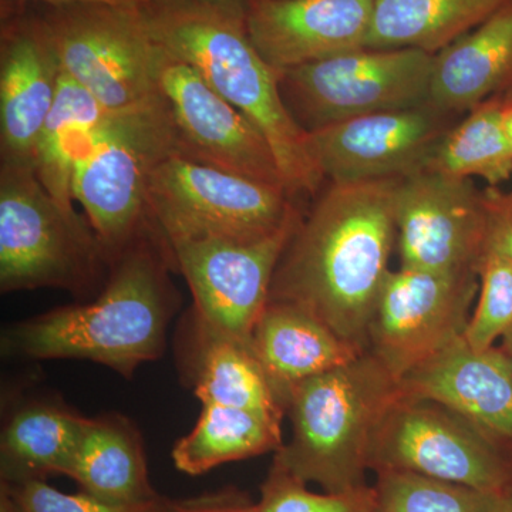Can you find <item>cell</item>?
<instances>
[{
    "label": "cell",
    "mask_w": 512,
    "mask_h": 512,
    "mask_svg": "<svg viewBox=\"0 0 512 512\" xmlns=\"http://www.w3.org/2000/svg\"><path fill=\"white\" fill-rule=\"evenodd\" d=\"M402 180L329 183L286 244L269 301L301 306L367 350L370 320L392 271Z\"/></svg>",
    "instance_id": "obj_1"
},
{
    "label": "cell",
    "mask_w": 512,
    "mask_h": 512,
    "mask_svg": "<svg viewBox=\"0 0 512 512\" xmlns=\"http://www.w3.org/2000/svg\"><path fill=\"white\" fill-rule=\"evenodd\" d=\"M170 249L147 227L113 262L106 285L86 305L64 306L23 320L3 333L2 352L25 359L89 360L131 379L163 355L178 309Z\"/></svg>",
    "instance_id": "obj_2"
},
{
    "label": "cell",
    "mask_w": 512,
    "mask_h": 512,
    "mask_svg": "<svg viewBox=\"0 0 512 512\" xmlns=\"http://www.w3.org/2000/svg\"><path fill=\"white\" fill-rule=\"evenodd\" d=\"M244 3L165 0L141 10L154 42L191 64L264 134L286 190L299 201L318 194L325 178L313 160L308 131L293 119L282 97L281 73L248 35Z\"/></svg>",
    "instance_id": "obj_3"
},
{
    "label": "cell",
    "mask_w": 512,
    "mask_h": 512,
    "mask_svg": "<svg viewBox=\"0 0 512 512\" xmlns=\"http://www.w3.org/2000/svg\"><path fill=\"white\" fill-rule=\"evenodd\" d=\"M400 393V380L369 350L305 380L286 397L291 440L276 451L275 463L326 493L367 485L373 437Z\"/></svg>",
    "instance_id": "obj_4"
},
{
    "label": "cell",
    "mask_w": 512,
    "mask_h": 512,
    "mask_svg": "<svg viewBox=\"0 0 512 512\" xmlns=\"http://www.w3.org/2000/svg\"><path fill=\"white\" fill-rule=\"evenodd\" d=\"M111 264L87 218L55 200L35 168L0 165V291L89 295Z\"/></svg>",
    "instance_id": "obj_5"
},
{
    "label": "cell",
    "mask_w": 512,
    "mask_h": 512,
    "mask_svg": "<svg viewBox=\"0 0 512 512\" xmlns=\"http://www.w3.org/2000/svg\"><path fill=\"white\" fill-rule=\"evenodd\" d=\"M174 154L173 127L160 92L133 109L111 111L74 168L72 195L110 264L147 227L151 170Z\"/></svg>",
    "instance_id": "obj_6"
},
{
    "label": "cell",
    "mask_w": 512,
    "mask_h": 512,
    "mask_svg": "<svg viewBox=\"0 0 512 512\" xmlns=\"http://www.w3.org/2000/svg\"><path fill=\"white\" fill-rule=\"evenodd\" d=\"M147 211L148 220L156 225L164 241H261L296 224L303 215L299 202L284 188L175 154L151 170Z\"/></svg>",
    "instance_id": "obj_7"
},
{
    "label": "cell",
    "mask_w": 512,
    "mask_h": 512,
    "mask_svg": "<svg viewBox=\"0 0 512 512\" xmlns=\"http://www.w3.org/2000/svg\"><path fill=\"white\" fill-rule=\"evenodd\" d=\"M62 73L110 111L133 109L158 94L160 46L141 8L47 6L40 13Z\"/></svg>",
    "instance_id": "obj_8"
},
{
    "label": "cell",
    "mask_w": 512,
    "mask_h": 512,
    "mask_svg": "<svg viewBox=\"0 0 512 512\" xmlns=\"http://www.w3.org/2000/svg\"><path fill=\"white\" fill-rule=\"evenodd\" d=\"M434 55L419 49H363L286 70L279 77L286 106L312 133L380 111L429 103Z\"/></svg>",
    "instance_id": "obj_9"
},
{
    "label": "cell",
    "mask_w": 512,
    "mask_h": 512,
    "mask_svg": "<svg viewBox=\"0 0 512 512\" xmlns=\"http://www.w3.org/2000/svg\"><path fill=\"white\" fill-rule=\"evenodd\" d=\"M370 470L409 471L491 495L512 491V457L444 404L403 390L377 426Z\"/></svg>",
    "instance_id": "obj_10"
},
{
    "label": "cell",
    "mask_w": 512,
    "mask_h": 512,
    "mask_svg": "<svg viewBox=\"0 0 512 512\" xmlns=\"http://www.w3.org/2000/svg\"><path fill=\"white\" fill-rule=\"evenodd\" d=\"M477 272L390 271L367 330V350L402 380L463 338L476 303Z\"/></svg>",
    "instance_id": "obj_11"
},
{
    "label": "cell",
    "mask_w": 512,
    "mask_h": 512,
    "mask_svg": "<svg viewBox=\"0 0 512 512\" xmlns=\"http://www.w3.org/2000/svg\"><path fill=\"white\" fill-rule=\"evenodd\" d=\"M157 87L173 127L175 156L286 190L264 134L211 89L191 64L163 47Z\"/></svg>",
    "instance_id": "obj_12"
},
{
    "label": "cell",
    "mask_w": 512,
    "mask_h": 512,
    "mask_svg": "<svg viewBox=\"0 0 512 512\" xmlns=\"http://www.w3.org/2000/svg\"><path fill=\"white\" fill-rule=\"evenodd\" d=\"M299 221L261 241H165L174 271L190 286L195 315L218 332L252 345V332L269 301L276 266Z\"/></svg>",
    "instance_id": "obj_13"
},
{
    "label": "cell",
    "mask_w": 512,
    "mask_h": 512,
    "mask_svg": "<svg viewBox=\"0 0 512 512\" xmlns=\"http://www.w3.org/2000/svg\"><path fill=\"white\" fill-rule=\"evenodd\" d=\"M394 217L402 268L478 271L487 247V218L483 190L474 180L430 170L409 175L400 181Z\"/></svg>",
    "instance_id": "obj_14"
},
{
    "label": "cell",
    "mask_w": 512,
    "mask_h": 512,
    "mask_svg": "<svg viewBox=\"0 0 512 512\" xmlns=\"http://www.w3.org/2000/svg\"><path fill=\"white\" fill-rule=\"evenodd\" d=\"M456 117L429 101L330 124L309 133V144L329 183L406 178L426 170Z\"/></svg>",
    "instance_id": "obj_15"
},
{
    "label": "cell",
    "mask_w": 512,
    "mask_h": 512,
    "mask_svg": "<svg viewBox=\"0 0 512 512\" xmlns=\"http://www.w3.org/2000/svg\"><path fill=\"white\" fill-rule=\"evenodd\" d=\"M62 67L39 15L3 18L0 37V165L35 168L40 134ZM36 170V168H35Z\"/></svg>",
    "instance_id": "obj_16"
},
{
    "label": "cell",
    "mask_w": 512,
    "mask_h": 512,
    "mask_svg": "<svg viewBox=\"0 0 512 512\" xmlns=\"http://www.w3.org/2000/svg\"><path fill=\"white\" fill-rule=\"evenodd\" d=\"M375 0H245L248 35L279 73L369 43Z\"/></svg>",
    "instance_id": "obj_17"
},
{
    "label": "cell",
    "mask_w": 512,
    "mask_h": 512,
    "mask_svg": "<svg viewBox=\"0 0 512 512\" xmlns=\"http://www.w3.org/2000/svg\"><path fill=\"white\" fill-rule=\"evenodd\" d=\"M403 393L460 414L512 457V365L497 346L471 348L464 338L400 380Z\"/></svg>",
    "instance_id": "obj_18"
},
{
    "label": "cell",
    "mask_w": 512,
    "mask_h": 512,
    "mask_svg": "<svg viewBox=\"0 0 512 512\" xmlns=\"http://www.w3.org/2000/svg\"><path fill=\"white\" fill-rule=\"evenodd\" d=\"M252 349L282 407L293 387L366 352L301 306L275 301L256 322Z\"/></svg>",
    "instance_id": "obj_19"
},
{
    "label": "cell",
    "mask_w": 512,
    "mask_h": 512,
    "mask_svg": "<svg viewBox=\"0 0 512 512\" xmlns=\"http://www.w3.org/2000/svg\"><path fill=\"white\" fill-rule=\"evenodd\" d=\"M512 94V2L434 55L430 103L453 116Z\"/></svg>",
    "instance_id": "obj_20"
},
{
    "label": "cell",
    "mask_w": 512,
    "mask_h": 512,
    "mask_svg": "<svg viewBox=\"0 0 512 512\" xmlns=\"http://www.w3.org/2000/svg\"><path fill=\"white\" fill-rule=\"evenodd\" d=\"M184 346V375L201 404L215 403L262 414L282 424L276 399L254 349L208 326L192 312Z\"/></svg>",
    "instance_id": "obj_21"
},
{
    "label": "cell",
    "mask_w": 512,
    "mask_h": 512,
    "mask_svg": "<svg viewBox=\"0 0 512 512\" xmlns=\"http://www.w3.org/2000/svg\"><path fill=\"white\" fill-rule=\"evenodd\" d=\"M67 477L84 493L111 503H146L161 497L148 477L140 431L120 414L86 417Z\"/></svg>",
    "instance_id": "obj_22"
},
{
    "label": "cell",
    "mask_w": 512,
    "mask_h": 512,
    "mask_svg": "<svg viewBox=\"0 0 512 512\" xmlns=\"http://www.w3.org/2000/svg\"><path fill=\"white\" fill-rule=\"evenodd\" d=\"M86 417L55 400H30L8 417L0 437V478L5 484L69 474Z\"/></svg>",
    "instance_id": "obj_23"
},
{
    "label": "cell",
    "mask_w": 512,
    "mask_h": 512,
    "mask_svg": "<svg viewBox=\"0 0 512 512\" xmlns=\"http://www.w3.org/2000/svg\"><path fill=\"white\" fill-rule=\"evenodd\" d=\"M512 0H375L367 47L437 55Z\"/></svg>",
    "instance_id": "obj_24"
},
{
    "label": "cell",
    "mask_w": 512,
    "mask_h": 512,
    "mask_svg": "<svg viewBox=\"0 0 512 512\" xmlns=\"http://www.w3.org/2000/svg\"><path fill=\"white\" fill-rule=\"evenodd\" d=\"M111 111L62 73L55 104L36 148L37 178L55 200L73 207L74 168L92 147L97 131Z\"/></svg>",
    "instance_id": "obj_25"
},
{
    "label": "cell",
    "mask_w": 512,
    "mask_h": 512,
    "mask_svg": "<svg viewBox=\"0 0 512 512\" xmlns=\"http://www.w3.org/2000/svg\"><path fill=\"white\" fill-rule=\"evenodd\" d=\"M282 446V424L239 407L207 403L171 456L181 473L201 476L222 464L276 453Z\"/></svg>",
    "instance_id": "obj_26"
},
{
    "label": "cell",
    "mask_w": 512,
    "mask_h": 512,
    "mask_svg": "<svg viewBox=\"0 0 512 512\" xmlns=\"http://www.w3.org/2000/svg\"><path fill=\"white\" fill-rule=\"evenodd\" d=\"M504 97L478 104L441 138L426 170L458 178H481L501 187L512 177V144L504 126Z\"/></svg>",
    "instance_id": "obj_27"
},
{
    "label": "cell",
    "mask_w": 512,
    "mask_h": 512,
    "mask_svg": "<svg viewBox=\"0 0 512 512\" xmlns=\"http://www.w3.org/2000/svg\"><path fill=\"white\" fill-rule=\"evenodd\" d=\"M373 512H487L498 495L409 471H376Z\"/></svg>",
    "instance_id": "obj_28"
},
{
    "label": "cell",
    "mask_w": 512,
    "mask_h": 512,
    "mask_svg": "<svg viewBox=\"0 0 512 512\" xmlns=\"http://www.w3.org/2000/svg\"><path fill=\"white\" fill-rule=\"evenodd\" d=\"M477 272L480 288L463 338L471 348L485 350L512 328V261L485 249Z\"/></svg>",
    "instance_id": "obj_29"
},
{
    "label": "cell",
    "mask_w": 512,
    "mask_h": 512,
    "mask_svg": "<svg viewBox=\"0 0 512 512\" xmlns=\"http://www.w3.org/2000/svg\"><path fill=\"white\" fill-rule=\"evenodd\" d=\"M306 483L272 463L261 487L259 512H373L375 485H363L345 493H312Z\"/></svg>",
    "instance_id": "obj_30"
},
{
    "label": "cell",
    "mask_w": 512,
    "mask_h": 512,
    "mask_svg": "<svg viewBox=\"0 0 512 512\" xmlns=\"http://www.w3.org/2000/svg\"><path fill=\"white\" fill-rule=\"evenodd\" d=\"M22 512H168L170 498L158 497L146 503L120 504L100 500L84 493L66 494L50 487L46 481H28L23 484H5Z\"/></svg>",
    "instance_id": "obj_31"
},
{
    "label": "cell",
    "mask_w": 512,
    "mask_h": 512,
    "mask_svg": "<svg viewBox=\"0 0 512 512\" xmlns=\"http://www.w3.org/2000/svg\"><path fill=\"white\" fill-rule=\"evenodd\" d=\"M487 218V247L501 252L512 261V190L485 187L483 190Z\"/></svg>",
    "instance_id": "obj_32"
},
{
    "label": "cell",
    "mask_w": 512,
    "mask_h": 512,
    "mask_svg": "<svg viewBox=\"0 0 512 512\" xmlns=\"http://www.w3.org/2000/svg\"><path fill=\"white\" fill-rule=\"evenodd\" d=\"M168 512H259V507L237 488H225L185 500H170Z\"/></svg>",
    "instance_id": "obj_33"
},
{
    "label": "cell",
    "mask_w": 512,
    "mask_h": 512,
    "mask_svg": "<svg viewBox=\"0 0 512 512\" xmlns=\"http://www.w3.org/2000/svg\"><path fill=\"white\" fill-rule=\"evenodd\" d=\"M8 2H37L46 6L109 5L121 6V8H146L153 3L165 2V0H8Z\"/></svg>",
    "instance_id": "obj_34"
},
{
    "label": "cell",
    "mask_w": 512,
    "mask_h": 512,
    "mask_svg": "<svg viewBox=\"0 0 512 512\" xmlns=\"http://www.w3.org/2000/svg\"><path fill=\"white\" fill-rule=\"evenodd\" d=\"M0 512H22L5 485L0 484Z\"/></svg>",
    "instance_id": "obj_35"
},
{
    "label": "cell",
    "mask_w": 512,
    "mask_h": 512,
    "mask_svg": "<svg viewBox=\"0 0 512 512\" xmlns=\"http://www.w3.org/2000/svg\"><path fill=\"white\" fill-rule=\"evenodd\" d=\"M487 512H512V491L498 495Z\"/></svg>",
    "instance_id": "obj_36"
},
{
    "label": "cell",
    "mask_w": 512,
    "mask_h": 512,
    "mask_svg": "<svg viewBox=\"0 0 512 512\" xmlns=\"http://www.w3.org/2000/svg\"><path fill=\"white\" fill-rule=\"evenodd\" d=\"M503 117L505 130H507L508 137H510L512 144V94L511 96L504 97Z\"/></svg>",
    "instance_id": "obj_37"
},
{
    "label": "cell",
    "mask_w": 512,
    "mask_h": 512,
    "mask_svg": "<svg viewBox=\"0 0 512 512\" xmlns=\"http://www.w3.org/2000/svg\"><path fill=\"white\" fill-rule=\"evenodd\" d=\"M498 348L503 350L504 355L507 356V359L510 360L512 365V328L508 330L503 336V339L500 340Z\"/></svg>",
    "instance_id": "obj_38"
},
{
    "label": "cell",
    "mask_w": 512,
    "mask_h": 512,
    "mask_svg": "<svg viewBox=\"0 0 512 512\" xmlns=\"http://www.w3.org/2000/svg\"><path fill=\"white\" fill-rule=\"evenodd\" d=\"M221 2H237V3H244L245 0H221Z\"/></svg>",
    "instance_id": "obj_39"
}]
</instances>
